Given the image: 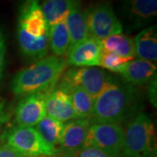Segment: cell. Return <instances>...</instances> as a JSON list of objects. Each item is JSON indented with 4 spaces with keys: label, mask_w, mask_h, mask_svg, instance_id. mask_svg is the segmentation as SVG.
Returning a JSON list of instances; mask_svg holds the SVG:
<instances>
[{
    "label": "cell",
    "mask_w": 157,
    "mask_h": 157,
    "mask_svg": "<svg viewBox=\"0 0 157 157\" xmlns=\"http://www.w3.org/2000/svg\"><path fill=\"white\" fill-rule=\"evenodd\" d=\"M140 99L135 86L111 77L94 100L91 123L129 122L140 113Z\"/></svg>",
    "instance_id": "6da1fadb"
},
{
    "label": "cell",
    "mask_w": 157,
    "mask_h": 157,
    "mask_svg": "<svg viewBox=\"0 0 157 157\" xmlns=\"http://www.w3.org/2000/svg\"><path fill=\"white\" fill-rule=\"evenodd\" d=\"M67 67V60L63 57H44L13 77L11 82V92L17 97L50 93L56 87Z\"/></svg>",
    "instance_id": "7a4b0ae2"
},
{
    "label": "cell",
    "mask_w": 157,
    "mask_h": 157,
    "mask_svg": "<svg viewBox=\"0 0 157 157\" xmlns=\"http://www.w3.org/2000/svg\"><path fill=\"white\" fill-rule=\"evenodd\" d=\"M122 157H156V133L152 119L140 113L124 131Z\"/></svg>",
    "instance_id": "3957f363"
},
{
    "label": "cell",
    "mask_w": 157,
    "mask_h": 157,
    "mask_svg": "<svg viewBox=\"0 0 157 157\" xmlns=\"http://www.w3.org/2000/svg\"><path fill=\"white\" fill-rule=\"evenodd\" d=\"M1 140L26 157H59L58 148L48 144L33 127L14 125L5 130Z\"/></svg>",
    "instance_id": "277c9868"
},
{
    "label": "cell",
    "mask_w": 157,
    "mask_h": 157,
    "mask_svg": "<svg viewBox=\"0 0 157 157\" xmlns=\"http://www.w3.org/2000/svg\"><path fill=\"white\" fill-rule=\"evenodd\" d=\"M85 15L91 38L101 40L113 34L122 33L123 25L110 1L97 2L85 10Z\"/></svg>",
    "instance_id": "5b68a950"
},
{
    "label": "cell",
    "mask_w": 157,
    "mask_h": 157,
    "mask_svg": "<svg viewBox=\"0 0 157 157\" xmlns=\"http://www.w3.org/2000/svg\"><path fill=\"white\" fill-rule=\"evenodd\" d=\"M124 129L116 123H91L86 139V147H93L113 157H121L123 147Z\"/></svg>",
    "instance_id": "8992f818"
},
{
    "label": "cell",
    "mask_w": 157,
    "mask_h": 157,
    "mask_svg": "<svg viewBox=\"0 0 157 157\" xmlns=\"http://www.w3.org/2000/svg\"><path fill=\"white\" fill-rule=\"evenodd\" d=\"M109 78V74L97 67H73L65 71L56 86H78L95 100Z\"/></svg>",
    "instance_id": "52a82bcc"
},
{
    "label": "cell",
    "mask_w": 157,
    "mask_h": 157,
    "mask_svg": "<svg viewBox=\"0 0 157 157\" xmlns=\"http://www.w3.org/2000/svg\"><path fill=\"white\" fill-rule=\"evenodd\" d=\"M119 7L129 31L147 27L157 15V0H120Z\"/></svg>",
    "instance_id": "ba28073f"
},
{
    "label": "cell",
    "mask_w": 157,
    "mask_h": 157,
    "mask_svg": "<svg viewBox=\"0 0 157 157\" xmlns=\"http://www.w3.org/2000/svg\"><path fill=\"white\" fill-rule=\"evenodd\" d=\"M17 28L21 29L28 36L39 39L49 34V28L45 21L39 0H25L20 7Z\"/></svg>",
    "instance_id": "9c48e42d"
},
{
    "label": "cell",
    "mask_w": 157,
    "mask_h": 157,
    "mask_svg": "<svg viewBox=\"0 0 157 157\" xmlns=\"http://www.w3.org/2000/svg\"><path fill=\"white\" fill-rule=\"evenodd\" d=\"M89 119H75L65 124L64 133L59 146V157H76L85 147Z\"/></svg>",
    "instance_id": "30bf717a"
},
{
    "label": "cell",
    "mask_w": 157,
    "mask_h": 157,
    "mask_svg": "<svg viewBox=\"0 0 157 157\" xmlns=\"http://www.w3.org/2000/svg\"><path fill=\"white\" fill-rule=\"evenodd\" d=\"M50 93L22 97L15 108V126L35 127L46 115L45 101Z\"/></svg>",
    "instance_id": "8fae6325"
},
{
    "label": "cell",
    "mask_w": 157,
    "mask_h": 157,
    "mask_svg": "<svg viewBox=\"0 0 157 157\" xmlns=\"http://www.w3.org/2000/svg\"><path fill=\"white\" fill-rule=\"evenodd\" d=\"M101 53L100 40L90 37L68 50L66 60L74 67H94L100 64Z\"/></svg>",
    "instance_id": "7c38bea8"
},
{
    "label": "cell",
    "mask_w": 157,
    "mask_h": 157,
    "mask_svg": "<svg viewBox=\"0 0 157 157\" xmlns=\"http://www.w3.org/2000/svg\"><path fill=\"white\" fill-rule=\"evenodd\" d=\"M45 108L46 115L63 123L77 119L69 93L59 87H55L48 94Z\"/></svg>",
    "instance_id": "4fadbf2b"
},
{
    "label": "cell",
    "mask_w": 157,
    "mask_h": 157,
    "mask_svg": "<svg viewBox=\"0 0 157 157\" xmlns=\"http://www.w3.org/2000/svg\"><path fill=\"white\" fill-rule=\"evenodd\" d=\"M120 73L128 84L134 86H142L148 84L156 77V65L155 63L140 59H132Z\"/></svg>",
    "instance_id": "5bb4252c"
},
{
    "label": "cell",
    "mask_w": 157,
    "mask_h": 157,
    "mask_svg": "<svg viewBox=\"0 0 157 157\" xmlns=\"http://www.w3.org/2000/svg\"><path fill=\"white\" fill-rule=\"evenodd\" d=\"M66 23L70 37V46L68 50L90 38L85 11L81 8L80 0H78L68 12Z\"/></svg>",
    "instance_id": "9a60e30c"
},
{
    "label": "cell",
    "mask_w": 157,
    "mask_h": 157,
    "mask_svg": "<svg viewBox=\"0 0 157 157\" xmlns=\"http://www.w3.org/2000/svg\"><path fill=\"white\" fill-rule=\"evenodd\" d=\"M135 56L138 59L155 63L157 60L156 25L141 30L135 39Z\"/></svg>",
    "instance_id": "2e32d148"
},
{
    "label": "cell",
    "mask_w": 157,
    "mask_h": 157,
    "mask_svg": "<svg viewBox=\"0 0 157 157\" xmlns=\"http://www.w3.org/2000/svg\"><path fill=\"white\" fill-rule=\"evenodd\" d=\"M49 34L42 39H36L28 36L21 29L17 28V42L19 49L25 58L31 60H39L48 53Z\"/></svg>",
    "instance_id": "e0dca14e"
},
{
    "label": "cell",
    "mask_w": 157,
    "mask_h": 157,
    "mask_svg": "<svg viewBox=\"0 0 157 157\" xmlns=\"http://www.w3.org/2000/svg\"><path fill=\"white\" fill-rule=\"evenodd\" d=\"M100 43L102 51L113 52L120 56L133 59L135 57L134 39L122 33L113 34L106 39H101Z\"/></svg>",
    "instance_id": "ac0fdd59"
},
{
    "label": "cell",
    "mask_w": 157,
    "mask_h": 157,
    "mask_svg": "<svg viewBox=\"0 0 157 157\" xmlns=\"http://www.w3.org/2000/svg\"><path fill=\"white\" fill-rule=\"evenodd\" d=\"M48 28L66 19L68 12L78 0H39Z\"/></svg>",
    "instance_id": "d6986e66"
},
{
    "label": "cell",
    "mask_w": 157,
    "mask_h": 157,
    "mask_svg": "<svg viewBox=\"0 0 157 157\" xmlns=\"http://www.w3.org/2000/svg\"><path fill=\"white\" fill-rule=\"evenodd\" d=\"M59 88L66 90L69 93L77 119H91L94 110V100L82 87L78 86H73Z\"/></svg>",
    "instance_id": "ffe728a7"
},
{
    "label": "cell",
    "mask_w": 157,
    "mask_h": 157,
    "mask_svg": "<svg viewBox=\"0 0 157 157\" xmlns=\"http://www.w3.org/2000/svg\"><path fill=\"white\" fill-rule=\"evenodd\" d=\"M49 47L53 55L62 57L67 53L70 46V37L66 19L60 20L49 27Z\"/></svg>",
    "instance_id": "44dd1931"
},
{
    "label": "cell",
    "mask_w": 157,
    "mask_h": 157,
    "mask_svg": "<svg viewBox=\"0 0 157 157\" xmlns=\"http://www.w3.org/2000/svg\"><path fill=\"white\" fill-rule=\"evenodd\" d=\"M35 128L48 144L58 148L61 142L65 124L54 118L45 115L35 126Z\"/></svg>",
    "instance_id": "7402d4cb"
},
{
    "label": "cell",
    "mask_w": 157,
    "mask_h": 157,
    "mask_svg": "<svg viewBox=\"0 0 157 157\" xmlns=\"http://www.w3.org/2000/svg\"><path fill=\"white\" fill-rule=\"evenodd\" d=\"M133 59L121 57L113 52H105L101 50L100 64L99 66L104 69H107L115 73H121L125 66Z\"/></svg>",
    "instance_id": "603a6c76"
},
{
    "label": "cell",
    "mask_w": 157,
    "mask_h": 157,
    "mask_svg": "<svg viewBox=\"0 0 157 157\" xmlns=\"http://www.w3.org/2000/svg\"><path fill=\"white\" fill-rule=\"evenodd\" d=\"M6 35L0 27V84L5 76L6 67Z\"/></svg>",
    "instance_id": "cb8c5ba5"
},
{
    "label": "cell",
    "mask_w": 157,
    "mask_h": 157,
    "mask_svg": "<svg viewBox=\"0 0 157 157\" xmlns=\"http://www.w3.org/2000/svg\"><path fill=\"white\" fill-rule=\"evenodd\" d=\"M76 157H113L107 154L106 152L102 151L99 148L93 147H86L78 154Z\"/></svg>",
    "instance_id": "d4e9b609"
},
{
    "label": "cell",
    "mask_w": 157,
    "mask_h": 157,
    "mask_svg": "<svg viewBox=\"0 0 157 157\" xmlns=\"http://www.w3.org/2000/svg\"><path fill=\"white\" fill-rule=\"evenodd\" d=\"M0 157H26L14 150L6 143H0Z\"/></svg>",
    "instance_id": "484cf974"
},
{
    "label": "cell",
    "mask_w": 157,
    "mask_h": 157,
    "mask_svg": "<svg viewBox=\"0 0 157 157\" xmlns=\"http://www.w3.org/2000/svg\"><path fill=\"white\" fill-rule=\"evenodd\" d=\"M11 117V113L9 108L6 106L5 101H0V129L1 128L8 122L9 119Z\"/></svg>",
    "instance_id": "4316f807"
},
{
    "label": "cell",
    "mask_w": 157,
    "mask_h": 157,
    "mask_svg": "<svg viewBox=\"0 0 157 157\" xmlns=\"http://www.w3.org/2000/svg\"><path fill=\"white\" fill-rule=\"evenodd\" d=\"M149 86H148V97H149V100L151 101V103L156 107V77L152 79L151 81L148 83Z\"/></svg>",
    "instance_id": "83f0119b"
}]
</instances>
